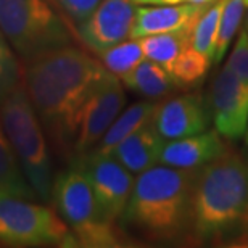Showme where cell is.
Wrapping results in <instances>:
<instances>
[{"mask_svg":"<svg viewBox=\"0 0 248 248\" xmlns=\"http://www.w3.org/2000/svg\"><path fill=\"white\" fill-rule=\"evenodd\" d=\"M0 195L26 198V200L37 198L36 190L24 176L15 148L8 140L2 124H0Z\"/></svg>","mask_w":248,"mask_h":248,"instance_id":"obj_18","label":"cell"},{"mask_svg":"<svg viewBox=\"0 0 248 248\" xmlns=\"http://www.w3.org/2000/svg\"><path fill=\"white\" fill-rule=\"evenodd\" d=\"M108 74L103 63L71 44L28 62L24 87L46 132L60 148L73 150L82 108Z\"/></svg>","mask_w":248,"mask_h":248,"instance_id":"obj_1","label":"cell"},{"mask_svg":"<svg viewBox=\"0 0 248 248\" xmlns=\"http://www.w3.org/2000/svg\"><path fill=\"white\" fill-rule=\"evenodd\" d=\"M126 93L116 74L110 73L95 87L81 111L76 137L73 142L74 156L87 155L105 136L108 127L120 116Z\"/></svg>","mask_w":248,"mask_h":248,"instance_id":"obj_9","label":"cell"},{"mask_svg":"<svg viewBox=\"0 0 248 248\" xmlns=\"http://www.w3.org/2000/svg\"><path fill=\"white\" fill-rule=\"evenodd\" d=\"M224 0H219L217 3L208 7L195 21L192 31V42L190 46L202 52L203 55L210 57L213 60L215 55V46L217 37V26H219V18L222 12Z\"/></svg>","mask_w":248,"mask_h":248,"instance_id":"obj_22","label":"cell"},{"mask_svg":"<svg viewBox=\"0 0 248 248\" xmlns=\"http://www.w3.org/2000/svg\"><path fill=\"white\" fill-rule=\"evenodd\" d=\"M226 152V145L217 131H205L195 136L165 142L160 163L179 170H198Z\"/></svg>","mask_w":248,"mask_h":248,"instance_id":"obj_13","label":"cell"},{"mask_svg":"<svg viewBox=\"0 0 248 248\" xmlns=\"http://www.w3.org/2000/svg\"><path fill=\"white\" fill-rule=\"evenodd\" d=\"M165 139L158 132L153 120L131 134L111 153L132 174H140L148 168L160 163Z\"/></svg>","mask_w":248,"mask_h":248,"instance_id":"obj_15","label":"cell"},{"mask_svg":"<svg viewBox=\"0 0 248 248\" xmlns=\"http://www.w3.org/2000/svg\"><path fill=\"white\" fill-rule=\"evenodd\" d=\"M156 102H137L121 111V115L116 118L105 136L100 139V142L92 148L87 155H95V156H108L115 152V148L120 143L127 139L131 134L139 131L142 126H145L147 123H150L155 116L156 111Z\"/></svg>","mask_w":248,"mask_h":248,"instance_id":"obj_16","label":"cell"},{"mask_svg":"<svg viewBox=\"0 0 248 248\" xmlns=\"http://www.w3.org/2000/svg\"><path fill=\"white\" fill-rule=\"evenodd\" d=\"M248 234V158L226 150L195 171L190 242L226 244Z\"/></svg>","mask_w":248,"mask_h":248,"instance_id":"obj_2","label":"cell"},{"mask_svg":"<svg viewBox=\"0 0 248 248\" xmlns=\"http://www.w3.org/2000/svg\"><path fill=\"white\" fill-rule=\"evenodd\" d=\"M136 12L134 0H102L97 8L78 24V34L89 48L102 53L131 36Z\"/></svg>","mask_w":248,"mask_h":248,"instance_id":"obj_11","label":"cell"},{"mask_svg":"<svg viewBox=\"0 0 248 248\" xmlns=\"http://www.w3.org/2000/svg\"><path fill=\"white\" fill-rule=\"evenodd\" d=\"M227 64L239 74V76L248 82V31L244 28L239 34L235 47L232 50Z\"/></svg>","mask_w":248,"mask_h":248,"instance_id":"obj_26","label":"cell"},{"mask_svg":"<svg viewBox=\"0 0 248 248\" xmlns=\"http://www.w3.org/2000/svg\"><path fill=\"white\" fill-rule=\"evenodd\" d=\"M98 55L102 58L103 66L120 78L136 68L145 57L139 39H136V41H123L116 44V46L107 48L105 52L98 53Z\"/></svg>","mask_w":248,"mask_h":248,"instance_id":"obj_23","label":"cell"},{"mask_svg":"<svg viewBox=\"0 0 248 248\" xmlns=\"http://www.w3.org/2000/svg\"><path fill=\"white\" fill-rule=\"evenodd\" d=\"M74 163H78L87 174L103 219L111 224L120 221L134 187L132 172L113 155H82L78 156Z\"/></svg>","mask_w":248,"mask_h":248,"instance_id":"obj_8","label":"cell"},{"mask_svg":"<svg viewBox=\"0 0 248 248\" xmlns=\"http://www.w3.org/2000/svg\"><path fill=\"white\" fill-rule=\"evenodd\" d=\"M245 13H247V0H224L221 18H219V26H217L215 55H213V62L215 63L222 62V57L226 55L235 32L239 31Z\"/></svg>","mask_w":248,"mask_h":248,"instance_id":"obj_21","label":"cell"},{"mask_svg":"<svg viewBox=\"0 0 248 248\" xmlns=\"http://www.w3.org/2000/svg\"><path fill=\"white\" fill-rule=\"evenodd\" d=\"M0 31L26 62L73 41L53 0H0Z\"/></svg>","mask_w":248,"mask_h":248,"instance_id":"obj_5","label":"cell"},{"mask_svg":"<svg viewBox=\"0 0 248 248\" xmlns=\"http://www.w3.org/2000/svg\"><path fill=\"white\" fill-rule=\"evenodd\" d=\"M19 64L7 37L0 31V105L19 86Z\"/></svg>","mask_w":248,"mask_h":248,"instance_id":"obj_24","label":"cell"},{"mask_svg":"<svg viewBox=\"0 0 248 248\" xmlns=\"http://www.w3.org/2000/svg\"><path fill=\"white\" fill-rule=\"evenodd\" d=\"M211 58L203 55L192 46L186 47L170 68V74L177 86L193 87L205 79Z\"/></svg>","mask_w":248,"mask_h":248,"instance_id":"obj_20","label":"cell"},{"mask_svg":"<svg viewBox=\"0 0 248 248\" xmlns=\"http://www.w3.org/2000/svg\"><path fill=\"white\" fill-rule=\"evenodd\" d=\"M247 239H248V234H247Z\"/></svg>","mask_w":248,"mask_h":248,"instance_id":"obj_27","label":"cell"},{"mask_svg":"<svg viewBox=\"0 0 248 248\" xmlns=\"http://www.w3.org/2000/svg\"><path fill=\"white\" fill-rule=\"evenodd\" d=\"M52 198L62 219L81 247H120L115 224L105 221L98 210L87 174L78 163L62 171L53 181Z\"/></svg>","mask_w":248,"mask_h":248,"instance_id":"obj_6","label":"cell"},{"mask_svg":"<svg viewBox=\"0 0 248 248\" xmlns=\"http://www.w3.org/2000/svg\"><path fill=\"white\" fill-rule=\"evenodd\" d=\"M124 86L140 93L148 100L168 97L176 91L177 84L172 76L161 64L148 60L140 62L136 68L121 76Z\"/></svg>","mask_w":248,"mask_h":248,"instance_id":"obj_17","label":"cell"},{"mask_svg":"<svg viewBox=\"0 0 248 248\" xmlns=\"http://www.w3.org/2000/svg\"><path fill=\"white\" fill-rule=\"evenodd\" d=\"M193 26H195V24L177 29V31L140 37L139 41H140L143 55H145V58H148V60L161 64V66L168 69V73H170L172 62L176 60L177 55H179L186 47L190 46Z\"/></svg>","mask_w":248,"mask_h":248,"instance_id":"obj_19","label":"cell"},{"mask_svg":"<svg viewBox=\"0 0 248 248\" xmlns=\"http://www.w3.org/2000/svg\"><path fill=\"white\" fill-rule=\"evenodd\" d=\"M0 242L13 247L78 245L71 229L55 211L10 195H0Z\"/></svg>","mask_w":248,"mask_h":248,"instance_id":"obj_7","label":"cell"},{"mask_svg":"<svg viewBox=\"0 0 248 248\" xmlns=\"http://www.w3.org/2000/svg\"><path fill=\"white\" fill-rule=\"evenodd\" d=\"M100 2L102 0H53L58 10L74 24L82 23Z\"/></svg>","mask_w":248,"mask_h":248,"instance_id":"obj_25","label":"cell"},{"mask_svg":"<svg viewBox=\"0 0 248 248\" xmlns=\"http://www.w3.org/2000/svg\"><path fill=\"white\" fill-rule=\"evenodd\" d=\"M206 8L208 5L188 2L158 5V7H140L136 12L131 37L140 39L153 36V34L177 31L186 26H192Z\"/></svg>","mask_w":248,"mask_h":248,"instance_id":"obj_14","label":"cell"},{"mask_svg":"<svg viewBox=\"0 0 248 248\" xmlns=\"http://www.w3.org/2000/svg\"><path fill=\"white\" fill-rule=\"evenodd\" d=\"M0 124L16 153L29 184L44 202L52 198L53 176L48 143L26 87L18 86L0 105Z\"/></svg>","mask_w":248,"mask_h":248,"instance_id":"obj_4","label":"cell"},{"mask_svg":"<svg viewBox=\"0 0 248 248\" xmlns=\"http://www.w3.org/2000/svg\"><path fill=\"white\" fill-rule=\"evenodd\" d=\"M208 98L211 120L221 137L237 140L244 136L248 126V82L227 63L213 79Z\"/></svg>","mask_w":248,"mask_h":248,"instance_id":"obj_10","label":"cell"},{"mask_svg":"<svg viewBox=\"0 0 248 248\" xmlns=\"http://www.w3.org/2000/svg\"><path fill=\"white\" fill-rule=\"evenodd\" d=\"M195 171L165 165L140 172L120 217L123 231L155 244L190 242Z\"/></svg>","mask_w":248,"mask_h":248,"instance_id":"obj_3","label":"cell"},{"mask_svg":"<svg viewBox=\"0 0 248 248\" xmlns=\"http://www.w3.org/2000/svg\"><path fill=\"white\" fill-rule=\"evenodd\" d=\"M210 118V108L200 93H184L158 103L153 124L165 140H174L205 132Z\"/></svg>","mask_w":248,"mask_h":248,"instance_id":"obj_12","label":"cell"}]
</instances>
